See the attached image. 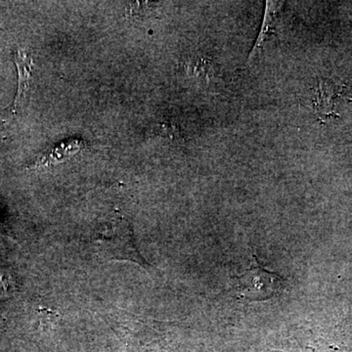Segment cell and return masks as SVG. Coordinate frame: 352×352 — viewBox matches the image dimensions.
I'll return each mask as SVG.
<instances>
[{
	"label": "cell",
	"mask_w": 352,
	"mask_h": 352,
	"mask_svg": "<svg viewBox=\"0 0 352 352\" xmlns=\"http://www.w3.org/2000/svg\"><path fill=\"white\" fill-rule=\"evenodd\" d=\"M251 268L241 276L234 278L233 291L243 302H263L270 300L284 288L285 279L276 273L264 270L256 256Z\"/></svg>",
	"instance_id": "7a4b0ae2"
},
{
	"label": "cell",
	"mask_w": 352,
	"mask_h": 352,
	"mask_svg": "<svg viewBox=\"0 0 352 352\" xmlns=\"http://www.w3.org/2000/svg\"><path fill=\"white\" fill-rule=\"evenodd\" d=\"M14 61L17 66L18 88L15 100L12 105V113H15L24 103L27 94L31 88L34 62L24 50H18L14 54Z\"/></svg>",
	"instance_id": "3957f363"
},
{
	"label": "cell",
	"mask_w": 352,
	"mask_h": 352,
	"mask_svg": "<svg viewBox=\"0 0 352 352\" xmlns=\"http://www.w3.org/2000/svg\"><path fill=\"white\" fill-rule=\"evenodd\" d=\"M266 10L265 15H264V20L263 27H261V31L259 32L258 41H256L254 48H252V53L250 54L249 60L248 61L251 62L256 57V52L258 50H261V46L263 45L264 41L267 38L270 32H273V28L275 27V22H276L278 11L282 7L281 2H266Z\"/></svg>",
	"instance_id": "5b68a950"
},
{
	"label": "cell",
	"mask_w": 352,
	"mask_h": 352,
	"mask_svg": "<svg viewBox=\"0 0 352 352\" xmlns=\"http://www.w3.org/2000/svg\"><path fill=\"white\" fill-rule=\"evenodd\" d=\"M85 143L80 139H71L55 146L50 151L38 157L29 168H41L67 161L82 149Z\"/></svg>",
	"instance_id": "277c9868"
},
{
	"label": "cell",
	"mask_w": 352,
	"mask_h": 352,
	"mask_svg": "<svg viewBox=\"0 0 352 352\" xmlns=\"http://www.w3.org/2000/svg\"><path fill=\"white\" fill-rule=\"evenodd\" d=\"M92 240L102 256L109 259L132 261L145 268L150 266L139 252L131 227L124 217H115L102 226Z\"/></svg>",
	"instance_id": "6da1fadb"
},
{
	"label": "cell",
	"mask_w": 352,
	"mask_h": 352,
	"mask_svg": "<svg viewBox=\"0 0 352 352\" xmlns=\"http://www.w3.org/2000/svg\"><path fill=\"white\" fill-rule=\"evenodd\" d=\"M349 138H351V142L352 143V135Z\"/></svg>",
	"instance_id": "8992f818"
}]
</instances>
